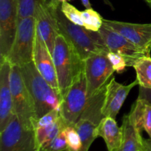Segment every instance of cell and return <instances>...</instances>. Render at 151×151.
Returning a JSON list of instances; mask_svg holds the SVG:
<instances>
[{
    "label": "cell",
    "instance_id": "cell-1",
    "mask_svg": "<svg viewBox=\"0 0 151 151\" xmlns=\"http://www.w3.org/2000/svg\"><path fill=\"white\" fill-rule=\"evenodd\" d=\"M55 16L60 34L74 47L82 60L94 54L109 53V49L99 32L72 23L63 14L60 7L56 10Z\"/></svg>",
    "mask_w": 151,
    "mask_h": 151
},
{
    "label": "cell",
    "instance_id": "cell-2",
    "mask_svg": "<svg viewBox=\"0 0 151 151\" xmlns=\"http://www.w3.org/2000/svg\"><path fill=\"white\" fill-rule=\"evenodd\" d=\"M25 84L33 99L38 120L48 112L60 111L63 97L42 77L33 61L20 66Z\"/></svg>",
    "mask_w": 151,
    "mask_h": 151
},
{
    "label": "cell",
    "instance_id": "cell-3",
    "mask_svg": "<svg viewBox=\"0 0 151 151\" xmlns=\"http://www.w3.org/2000/svg\"><path fill=\"white\" fill-rule=\"evenodd\" d=\"M52 58L59 90L63 97L77 76L84 69V60L61 34L55 39Z\"/></svg>",
    "mask_w": 151,
    "mask_h": 151
},
{
    "label": "cell",
    "instance_id": "cell-4",
    "mask_svg": "<svg viewBox=\"0 0 151 151\" xmlns=\"http://www.w3.org/2000/svg\"><path fill=\"white\" fill-rule=\"evenodd\" d=\"M106 85L88 99L83 112L75 123V127L82 142L80 151H88L93 142L98 137L97 128L103 118L105 117L103 107Z\"/></svg>",
    "mask_w": 151,
    "mask_h": 151
},
{
    "label": "cell",
    "instance_id": "cell-5",
    "mask_svg": "<svg viewBox=\"0 0 151 151\" xmlns=\"http://www.w3.org/2000/svg\"><path fill=\"white\" fill-rule=\"evenodd\" d=\"M10 81L14 114L25 128L35 130L37 121L35 104L24 81L19 66H12Z\"/></svg>",
    "mask_w": 151,
    "mask_h": 151
},
{
    "label": "cell",
    "instance_id": "cell-6",
    "mask_svg": "<svg viewBox=\"0 0 151 151\" xmlns=\"http://www.w3.org/2000/svg\"><path fill=\"white\" fill-rule=\"evenodd\" d=\"M36 36L35 16L20 19L14 41L6 59L12 66H22L33 61V51Z\"/></svg>",
    "mask_w": 151,
    "mask_h": 151
},
{
    "label": "cell",
    "instance_id": "cell-7",
    "mask_svg": "<svg viewBox=\"0 0 151 151\" xmlns=\"http://www.w3.org/2000/svg\"><path fill=\"white\" fill-rule=\"evenodd\" d=\"M87 100V82L83 69L63 97L60 115L66 127L75 125L83 112Z\"/></svg>",
    "mask_w": 151,
    "mask_h": 151
},
{
    "label": "cell",
    "instance_id": "cell-8",
    "mask_svg": "<svg viewBox=\"0 0 151 151\" xmlns=\"http://www.w3.org/2000/svg\"><path fill=\"white\" fill-rule=\"evenodd\" d=\"M0 151H36L35 130L25 128L14 115L0 132Z\"/></svg>",
    "mask_w": 151,
    "mask_h": 151
},
{
    "label": "cell",
    "instance_id": "cell-9",
    "mask_svg": "<svg viewBox=\"0 0 151 151\" xmlns=\"http://www.w3.org/2000/svg\"><path fill=\"white\" fill-rule=\"evenodd\" d=\"M84 72L88 99L108 83L107 81L113 75L114 69L107 54L99 53L84 60Z\"/></svg>",
    "mask_w": 151,
    "mask_h": 151
},
{
    "label": "cell",
    "instance_id": "cell-10",
    "mask_svg": "<svg viewBox=\"0 0 151 151\" xmlns=\"http://www.w3.org/2000/svg\"><path fill=\"white\" fill-rule=\"evenodd\" d=\"M19 0H0V60L8 55L19 24Z\"/></svg>",
    "mask_w": 151,
    "mask_h": 151
},
{
    "label": "cell",
    "instance_id": "cell-11",
    "mask_svg": "<svg viewBox=\"0 0 151 151\" xmlns=\"http://www.w3.org/2000/svg\"><path fill=\"white\" fill-rule=\"evenodd\" d=\"M98 32L109 52L117 53L125 58L128 66H133L139 59L145 56H150L123 35L104 24Z\"/></svg>",
    "mask_w": 151,
    "mask_h": 151
},
{
    "label": "cell",
    "instance_id": "cell-12",
    "mask_svg": "<svg viewBox=\"0 0 151 151\" xmlns=\"http://www.w3.org/2000/svg\"><path fill=\"white\" fill-rule=\"evenodd\" d=\"M103 24L123 35L150 55L151 23L134 24L103 19Z\"/></svg>",
    "mask_w": 151,
    "mask_h": 151
},
{
    "label": "cell",
    "instance_id": "cell-13",
    "mask_svg": "<svg viewBox=\"0 0 151 151\" xmlns=\"http://www.w3.org/2000/svg\"><path fill=\"white\" fill-rule=\"evenodd\" d=\"M55 11L56 10H53L45 2H43L37 7L34 16L35 19L36 32L44 40L52 55L55 39L60 34Z\"/></svg>",
    "mask_w": 151,
    "mask_h": 151
},
{
    "label": "cell",
    "instance_id": "cell-14",
    "mask_svg": "<svg viewBox=\"0 0 151 151\" xmlns=\"http://www.w3.org/2000/svg\"><path fill=\"white\" fill-rule=\"evenodd\" d=\"M12 65L6 58L0 60V132L14 116L10 75Z\"/></svg>",
    "mask_w": 151,
    "mask_h": 151
},
{
    "label": "cell",
    "instance_id": "cell-15",
    "mask_svg": "<svg viewBox=\"0 0 151 151\" xmlns=\"http://www.w3.org/2000/svg\"><path fill=\"white\" fill-rule=\"evenodd\" d=\"M138 84V81L136 80L129 85H123L116 82L113 77L106 85V95L103 107L104 116H110L116 119V116L130 91Z\"/></svg>",
    "mask_w": 151,
    "mask_h": 151
},
{
    "label": "cell",
    "instance_id": "cell-16",
    "mask_svg": "<svg viewBox=\"0 0 151 151\" xmlns=\"http://www.w3.org/2000/svg\"><path fill=\"white\" fill-rule=\"evenodd\" d=\"M33 62L43 78L53 88L60 92L52 55L37 32L34 45Z\"/></svg>",
    "mask_w": 151,
    "mask_h": 151
},
{
    "label": "cell",
    "instance_id": "cell-17",
    "mask_svg": "<svg viewBox=\"0 0 151 151\" xmlns=\"http://www.w3.org/2000/svg\"><path fill=\"white\" fill-rule=\"evenodd\" d=\"M97 135L104 139L108 151H119L123 139L122 127L117 125L116 120L110 116H105L97 128Z\"/></svg>",
    "mask_w": 151,
    "mask_h": 151
},
{
    "label": "cell",
    "instance_id": "cell-18",
    "mask_svg": "<svg viewBox=\"0 0 151 151\" xmlns=\"http://www.w3.org/2000/svg\"><path fill=\"white\" fill-rule=\"evenodd\" d=\"M123 139L119 151H141L142 135L138 130L129 114L124 116L122 125Z\"/></svg>",
    "mask_w": 151,
    "mask_h": 151
},
{
    "label": "cell",
    "instance_id": "cell-19",
    "mask_svg": "<svg viewBox=\"0 0 151 151\" xmlns=\"http://www.w3.org/2000/svg\"><path fill=\"white\" fill-rule=\"evenodd\" d=\"M130 117L141 132L145 131L151 139V105L146 100L137 99L131 108Z\"/></svg>",
    "mask_w": 151,
    "mask_h": 151
},
{
    "label": "cell",
    "instance_id": "cell-20",
    "mask_svg": "<svg viewBox=\"0 0 151 151\" xmlns=\"http://www.w3.org/2000/svg\"><path fill=\"white\" fill-rule=\"evenodd\" d=\"M137 73L139 86L151 88V58L145 56L139 59L133 66Z\"/></svg>",
    "mask_w": 151,
    "mask_h": 151
},
{
    "label": "cell",
    "instance_id": "cell-21",
    "mask_svg": "<svg viewBox=\"0 0 151 151\" xmlns=\"http://www.w3.org/2000/svg\"><path fill=\"white\" fill-rule=\"evenodd\" d=\"M81 15L84 27L95 32L100 30L103 24V19L97 11L92 8H88L81 11Z\"/></svg>",
    "mask_w": 151,
    "mask_h": 151
},
{
    "label": "cell",
    "instance_id": "cell-22",
    "mask_svg": "<svg viewBox=\"0 0 151 151\" xmlns=\"http://www.w3.org/2000/svg\"><path fill=\"white\" fill-rule=\"evenodd\" d=\"M67 142L68 151H80L82 142L75 125H69L63 130Z\"/></svg>",
    "mask_w": 151,
    "mask_h": 151
},
{
    "label": "cell",
    "instance_id": "cell-23",
    "mask_svg": "<svg viewBox=\"0 0 151 151\" xmlns=\"http://www.w3.org/2000/svg\"><path fill=\"white\" fill-rule=\"evenodd\" d=\"M43 2H44V0H19V21L35 16L37 7Z\"/></svg>",
    "mask_w": 151,
    "mask_h": 151
},
{
    "label": "cell",
    "instance_id": "cell-24",
    "mask_svg": "<svg viewBox=\"0 0 151 151\" xmlns=\"http://www.w3.org/2000/svg\"><path fill=\"white\" fill-rule=\"evenodd\" d=\"M60 10L68 20L75 24L83 27L81 11L78 10L75 6L71 4L69 1L63 2L60 4Z\"/></svg>",
    "mask_w": 151,
    "mask_h": 151
},
{
    "label": "cell",
    "instance_id": "cell-25",
    "mask_svg": "<svg viewBox=\"0 0 151 151\" xmlns=\"http://www.w3.org/2000/svg\"><path fill=\"white\" fill-rule=\"evenodd\" d=\"M43 151H68L67 142L64 131H62L50 144L42 149Z\"/></svg>",
    "mask_w": 151,
    "mask_h": 151
},
{
    "label": "cell",
    "instance_id": "cell-26",
    "mask_svg": "<svg viewBox=\"0 0 151 151\" xmlns=\"http://www.w3.org/2000/svg\"><path fill=\"white\" fill-rule=\"evenodd\" d=\"M60 116V111L58 110V109H54V110L48 112L36 121L35 129L37 128H41V127H45L52 125L54 122H55Z\"/></svg>",
    "mask_w": 151,
    "mask_h": 151
},
{
    "label": "cell",
    "instance_id": "cell-27",
    "mask_svg": "<svg viewBox=\"0 0 151 151\" xmlns=\"http://www.w3.org/2000/svg\"><path fill=\"white\" fill-rule=\"evenodd\" d=\"M107 56L111 63L114 71H116L118 73H122L125 70V68L128 66V65H127L125 58L122 57L119 54L112 52H109Z\"/></svg>",
    "mask_w": 151,
    "mask_h": 151
},
{
    "label": "cell",
    "instance_id": "cell-28",
    "mask_svg": "<svg viewBox=\"0 0 151 151\" xmlns=\"http://www.w3.org/2000/svg\"><path fill=\"white\" fill-rule=\"evenodd\" d=\"M138 99L145 100L151 105V88L139 86Z\"/></svg>",
    "mask_w": 151,
    "mask_h": 151
},
{
    "label": "cell",
    "instance_id": "cell-29",
    "mask_svg": "<svg viewBox=\"0 0 151 151\" xmlns=\"http://www.w3.org/2000/svg\"><path fill=\"white\" fill-rule=\"evenodd\" d=\"M141 151H151V139H142Z\"/></svg>",
    "mask_w": 151,
    "mask_h": 151
},
{
    "label": "cell",
    "instance_id": "cell-30",
    "mask_svg": "<svg viewBox=\"0 0 151 151\" xmlns=\"http://www.w3.org/2000/svg\"><path fill=\"white\" fill-rule=\"evenodd\" d=\"M44 2L53 10H57L60 7V3L58 0H44Z\"/></svg>",
    "mask_w": 151,
    "mask_h": 151
},
{
    "label": "cell",
    "instance_id": "cell-31",
    "mask_svg": "<svg viewBox=\"0 0 151 151\" xmlns=\"http://www.w3.org/2000/svg\"><path fill=\"white\" fill-rule=\"evenodd\" d=\"M82 4H83L84 7H86V9L88 8H91V2H90V0H81Z\"/></svg>",
    "mask_w": 151,
    "mask_h": 151
},
{
    "label": "cell",
    "instance_id": "cell-32",
    "mask_svg": "<svg viewBox=\"0 0 151 151\" xmlns=\"http://www.w3.org/2000/svg\"><path fill=\"white\" fill-rule=\"evenodd\" d=\"M59 2L60 3V4H62L63 2H66V1H70L71 0H58Z\"/></svg>",
    "mask_w": 151,
    "mask_h": 151
},
{
    "label": "cell",
    "instance_id": "cell-33",
    "mask_svg": "<svg viewBox=\"0 0 151 151\" xmlns=\"http://www.w3.org/2000/svg\"><path fill=\"white\" fill-rule=\"evenodd\" d=\"M146 1H147V2H150L151 0H146Z\"/></svg>",
    "mask_w": 151,
    "mask_h": 151
},
{
    "label": "cell",
    "instance_id": "cell-34",
    "mask_svg": "<svg viewBox=\"0 0 151 151\" xmlns=\"http://www.w3.org/2000/svg\"><path fill=\"white\" fill-rule=\"evenodd\" d=\"M41 151H43V150H41Z\"/></svg>",
    "mask_w": 151,
    "mask_h": 151
}]
</instances>
